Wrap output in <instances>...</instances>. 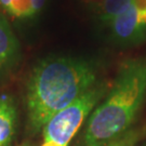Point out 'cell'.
<instances>
[{
	"label": "cell",
	"mask_w": 146,
	"mask_h": 146,
	"mask_svg": "<svg viewBox=\"0 0 146 146\" xmlns=\"http://www.w3.org/2000/svg\"><path fill=\"white\" fill-rule=\"evenodd\" d=\"M40 146H58V144H55V143H53V142L43 141V142H42V144Z\"/></svg>",
	"instance_id": "12"
},
{
	"label": "cell",
	"mask_w": 146,
	"mask_h": 146,
	"mask_svg": "<svg viewBox=\"0 0 146 146\" xmlns=\"http://www.w3.org/2000/svg\"><path fill=\"white\" fill-rule=\"evenodd\" d=\"M146 98V55L122 63L105 99L87 120L81 146H106L131 129Z\"/></svg>",
	"instance_id": "2"
},
{
	"label": "cell",
	"mask_w": 146,
	"mask_h": 146,
	"mask_svg": "<svg viewBox=\"0 0 146 146\" xmlns=\"http://www.w3.org/2000/svg\"><path fill=\"white\" fill-rule=\"evenodd\" d=\"M46 0H12L7 12L15 17H28L41 10Z\"/></svg>",
	"instance_id": "8"
},
{
	"label": "cell",
	"mask_w": 146,
	"mask_h": 146,
	"mask_svg": "<svg viewBox=\"0 0 146 146\" xmlns=\"http://www.w3.org/2000/svg\"><path fill=\"white\" fill-rule=\"evenodd\" d=\"M141 0H102L100 5L95 8L98 16L101 21L108 25L117 15L129 7Z\"/></svg>",
	"instance_id": "7"
},
{
	"label": "cell",
	"mask_w": 146,
	"mask_h": 146,
	"mask_svg": "<svg viewBox=\"0 0 146 146\" xmlns=\"http://www.w3.org/2000/svg\"><path fill=\"white\" fill-rule=\"evenodd\" d=\"M110 36L120 46H132L146 39V0L129 5L108 23Z\"/></svg>",
	"instance_id": "4"
},
{
	"label": "cell",
	"mask_w": 146,
	"mask_h": 146,
	"mask_svg": "<svg viewBox=\"0 0 146 146\" xmlns=\"http://www.w3.org/2000/svg\"><path fill=\"white\" fill-rule=\"evenodd\" d=\"M98 82L93 63L52 55L38 62L26 87V110L31 131L39 132L50 118Z\"/></svg>",
	"instance_id": "1"
},
{
	"label": "cell",
	"mask_w": 146,
	"mask_h": 146,
	"mask_svg": "<svg viewBox=\"0 0 146 146\" xmlns=\"http://www.w3.org/2000/svg\"><path fill=\"white\" fill-rule=\"evenodd\" d=\"M17 110L13 98L0 95V146H12L16 132Z\"/></svg>",
	"instance_id": "6"
},
{
	"label": "cell",
	"mask_w": 146,
	"mask_h": 146,
	"mask_svg": "<svg viewBox=\"0 0 146 146\" xmlns=\"http://www.w3.org/2000/svg\"><path fill=\"white\" fill-rule=\"evenodd\" d=\"M21 61V46L5 16L0 12V80L10 75Z\"/></svg>",
	"instance_id": "5"
},
{
	"label": "cell",
	"mask_w": 146,
	"mask_h": 146,
	"mask_svg": "<svg viewBox=\"0 0 146 146\" xmlns=\"http://www.w3.org/2000/svg\"><path fill=\"white\" fill-rule=\"evenodd\" d=\"M108 90L107 84L96 82L72 104L52 116L42 128L43 141L53 142L58 146H68L84 120L104 99Z\"/></svg>",
	"instance_id": "3"
},
{
	"label": "cell",
	"mask_w": 146,
	"mask_h": 146,
	"mask_svg": "<svg viewBox=\"0 0 146 146\" xmlns=\"http://www.w3.org/2000/svg\"><path fill=\"white\" fill-rule=\"evenodd\" d=\"M19 146H34L31 143H29V142H24V143H22L21 145H19Z\"/></svg>",
	"instance_id": "13"
},
{
	"label": "cell",
	"mask_w": 146,
	"mask_h": 146,
	"mask_svg": "<svg viewBox=\"0 0 146 146\" xmlns=\"http://www.w3.org/2000/svg\"><path fill=\"white\" fill-rule=\"evenodd\" d=\"M144 139H146V125L131 128L106 146H136Z\"/></svg>",
	"instance_id": "9"
},
{
	"label": "cell",
	"mask_w": 146,
	"mask_h": 146,
	"mask_svg": "<svg viewBox=\"0 0 146 146\" xmlns=\"http://www.w3.org/2000/svg\"><path fill=\"white\" fill-rule=\"evenodd\" d=\"M11 1L12 0H0V7L3 9V10H8V8H9V5H10Z\"/></svg>",
	"instance_id": "11"
},
{
	"label": "cell",
	"mask_w": 146,
	"mask_h": 146,
	"mask_svg": "<svg viewBox=\"0 0 146 146\" xmlns=\"http://www.w3.org/2000/svg\"><path fill=\"white\" fill-rule=\"evenodd\" d=\"M84 1L87 3V5H90L91 8H93L94 10H95V8L100 5V2H101L102 0H84Z\"/></svg>",
	"instance_id": "10"
}]
</instances>
